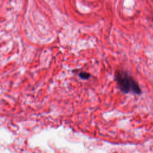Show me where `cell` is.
<instances>
[{
    "label": "cell",
    "instance_id": "6da1fadb",
    "mask_svg": "<svg viewBox=\"0 0 153 153\" xmlns=\"http://www.w3.org/2000/svg\"><path fill=\"white\" fill-rule=\"evenodd\" d=\"M115 80L120 88L124 93H132L136 94L141 93V90L135 79L126 71L117 70L115 73Z\"/></svg>",
    "mask_w": 153,
    "mask_h": 153
},
{
    "label": "cell",
    "instance_id": "7a4b0ae2",
    "mask_svg": "<svg viewBox=\"0 0 153 153\" xmlns=\"http://www.w3.org/2000/svg\"><path fill=\"white\" fill-rule=\"evenodd\" d=\"M79 78L83 79H87L90 76V74L89 73H87L86 72H81L78 74Z\"/></svg>",
    "mask_w": 153,
    "mask_h": 153
}]
</instances>
